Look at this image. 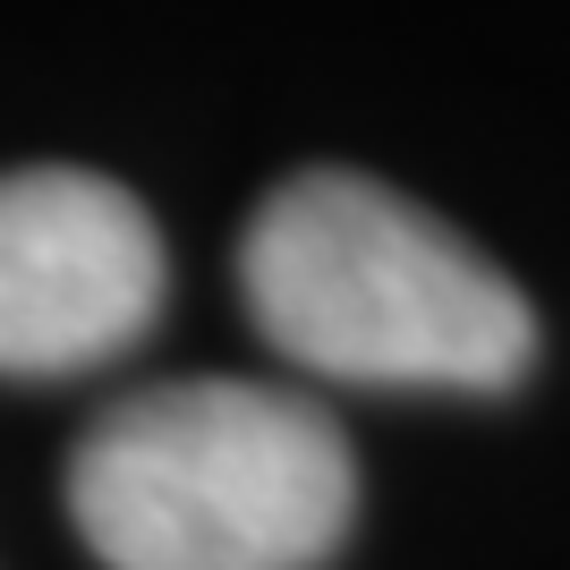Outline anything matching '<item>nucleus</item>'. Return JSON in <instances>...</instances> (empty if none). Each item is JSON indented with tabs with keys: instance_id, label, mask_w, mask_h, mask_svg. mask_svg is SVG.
Instances as JSON below:
<instances>
[{
	"instance_id": "1",
	"label": "nucleus",
	"mask_w": 570,
	"mask_h": 570,
	"mask_svg": "<svg viewBox=\"0 0 570 570\" xmlns=\"http://www.w3.org/2000/svg\"><path fill=\"white\" fill-rule=\"evenodd\" d=\"M238 298L273 357L366 392H511L537 307L485 247L366 170H298L238 238Z\"/></svg>"
},
{
	"instance_id": "2",
	"label": "nucleus",
	"mask_w": 570,
	"mask_h": 570,
	"mask_svg": "<svg viewBox=\"0 0 570 570\" xmlns=\"http://www.w3.org/2000/svg\"><path fill=\"white\" fill-rule=\"evenodd\" d=\"M69 520L102 570H324L357 520V460L298 383L170 375L86 426Z\"/></svg>"
},
{
	"instance_id": "3",
	"label": "nucleus",
	"mask_w": 570,
	"mask_h": 570,
	"mask_svg": "<svg viewBox=\"0 0 570 570\" xmlns=\"http://www.w3.org/2000/svg\"><path fill=\"white\" fill-rule=\"evenodd\" d=\"M170 298V247L137 196L77 163L0 170V375H95Z\"/></svg>"
}]
</instances>
